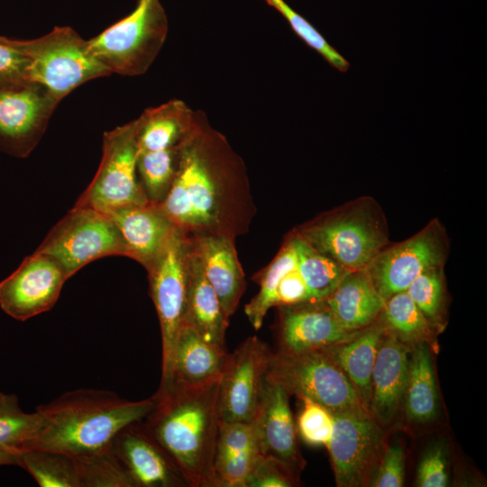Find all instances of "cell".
Instances as JSON below:
<instances>
[{"label": "cell", "mask_w": 487, "mask_h": 487, "mask_svg": "<svg viewBox=\"0 0 487 487\" xmlns=\"http://www.w3.org/2000/svg\"><path fill=\"white\" fill-rule=\"evenodd\" d=\"M157 206L188 237L235 239L250 228L256 208L244 162L202 111L179 146L172 184Z\"/></svg>", "instance_id": "1"}, {"label": "cell", "mask_w": 487, "mask_h": 487, "mask_svg": "<svg viewBox=\"0 0 487 487\" xmlns=\"http://www.w3.org/2000/svg\"><path fill=\"white\" fill-rule=\"evenodd\" d=\"M220 377L201 384L173 382L158 389L154 406L143 419L189 487H213Z\"/></svg>", "instance_id": "2"}, {"label": "cell", "mask_w": 487, "mask_h": 487, "mask_svg": "<svg viewBox=\"0 0 487 487\" xmlns=\"http://www.w3.org/2000/svg\"><path fill=\"white\" fill-rule=\"evenodd\" d=\"M154 402L153 396L132 401L106 390L67 391L36 408L43 424L26 449L53 450L73 457L106 448L124 427L144 419Z\"/></svg>", "instance_id": "3"}, {"label": "cell", "mask_w": 487, "mask_h": 487, "mask_svg": "<svg viewBox=\"0 0 487 487\" xmlns=\"http://www.w3.org/2000/svg\"><path fill=\"white\" fill-rule=\"evenodd\" d=\"M348 271L365 269L389 244L383 211L372 197L353 199L294 231Z\"/></svg>", "instance_id": "4"}, {"label": "cell", "mask_w": 487, "mask_h": 487, "mask_svg": "<svg viewBox=\"0 0 487 487\" xmlns=\"http://www.w3.org/2000/svg\"><path fill=\"white\" fill-rule=\"evenodd\" d=\"M3 39L28 58L30 80L42 85L59 101L80 85L111 75L91 52L87 40L69 26H56L32 40Z\"/></svg>", "instance_id": "5"}, {"label": "cell", "mask_w": 487, "mask_h": 487, "mask_svg": "<svg viewBox=\"0 0 487 487\" xmlns=\"http://www.w3.org/2000/svg\"><path fill=\"white\" fill-rule=\"evenodd\" d=\"M168 20L160 0H138L133 11L87 40L91 52L111 72L144 74L162 48Z\"/></svg>", "instance_id": "6"}, {"label": "cell", "mask_w": 487, "mask_h": 487, "mask_svg": "<svg viewBox=\"0 0 487 487\" xmlns=\"http://www.w3.org/2000/svg\"><path fill=\"white\" fill-rule=\"evenodd\" d=\"M266 376L289 395L309 399L332 413L368 412L343 369L326 349L270 352Z\"/></svg>", "instance_id": "7"}, {"label": "cell", "mask_w": 487, "mask_h": 487, "mask_svg": "<svg viewBox=\"0 0 487 487\" xmlns=\"http://www.w3.org/2000/svg\"><path fill=\"white\" fill-rule=\"evenodd\" d=\"M188 237L175 228L154 262L146 269L150 294L159 317L161 344V380L159 389L172 383L174 352L184 324L188 295Z\"/></svg>", "instance_id": "8"}, {"label": "cell", "mask_w": 487, "mask_h": 487, "mask_svg": "<svg viewBox=\"0 0 487 487\" xmlns=\"http://www.w3.org/2000/svg\"><path fill=\"white\" fill-rule=\"evenodd\" d=\"M138 126L136 118L104 133L99 167L74 206L107 212L150 203L137 172Z\"/></svg>", "instance_id": "9"}, {"label": "cell", "mask_w": 487, "mask_h": 487, "mask_svg": "<svg viewBox=\"0 0 487 487\" xmlns=\"http://www.w3.org/2000/svg\"><path fill=\"white\" fill-rule=\"evenodd\" d=\"M54 259L69 279L87 263L110 255L129 257L121 233L104 212L74 206L35 250Z\"/></svg>", "instance_id": "10"}, {"label": "cell", "mask_w": 487, "mask_h": 487, "mask_svg": "<svg viewBox=\"0 0 487 487\" xmlns=\"http://www.w3.org/2000/svg\"><path fill=\"white\" fill-rule=\"evenodd\" d=\"M60 102L35 81H0V152L16 158L29 156Z\"/></svg>", "instance_id": "11"}, {"label": "cell", "mask_w": 487, "mask_h": 487, "mask_svg": "<svg viewBox=\"0 0 487 487\" xmlns=\"http://www.w3.org/2000/svg\"><path fill=\"white\" fill-rule=\"evenodd\" d=\"M449 250L446 231L435 218L405 241L387 245L366 266L386 301L408 287L425 271L444 266Z\"/></svg>", "instance_id": "12"}, {"label": "cell", "mask_w": 487, "mask_h": 487, "mask_svg": "<svg viewBox=\"0 0 487 487\" xmlns=\"http://www.w3.org/2000/svg\"><path fill=\"white\" fill-rule=\"evenodd\" d=\"M334 427L326 446L339 487L370 483L381 460L383 434L366 411L333 413Z\"/></svg>", "instance_id": "13"}, {"label": "cell", "mask_w": 487, "mask_h": 487, "mask_svg": "<svg viewBox=\"0 0 487 487\" xmlns=\"http://www.w3.org/2000/svg\"><path fill=\"white\" fill-rule=\"evenodd\" d=\"M68 279L54 259L34 251L0 281V308L9 317L25 321L50 310Z\"/></svg>", "instance_id": "14"}, {"label": "cell", "mask_w": 487, "mask_h": 487, "mask_svg": "<svg viewBox=\"0 0 487 487\" xmlns=\"http://www.w3.org/2000/svg\"><path fill=\"white\" fill-rule=\"evenodd\" d=\"M269 354L262 341L251 336L227 354L219 384V421L253 422Z\"/></svg>", "instance_id": "15"}, {"label": "cell", "mask_w": 487, "mask_h": 487, "mask_svg": "<svg viewBox=\"0 0 487 487\" xmlns=\"http://www.w3.org/2000/svg\"><path fill=\"white\" fill-rule=\"evenodd\" d=\"M111 446L135 487H188L182 473L143 419L124 427Z\"/></svg>", "instance_id": "16"}, {"label": "cell", "mask_w": 487, "mask_h": 487, "mask_svg": "<svg viewBox=\"0 0 487 487\" xmlns=\"http://www.w3.org/2000/svg\"><path fill=\"white\" fill-rule=\"evenodd\" d=\"M285 389L265 376L253 420L259 452L275 458L297 473L304 464L297 442V427Z\"/></svg>", "instance_id": "17"}, {"label": "cell", "mask_w": 487, "mask_h": 487, "mask_svg": "<svg viewBox=\"0 0 487 487\" xmlns=\"http://www.w3.org/2000/svg\"><path fill=\"white\" fill-rule=\"evenodd\" d=\"M360 331L343 328L324 300L280 306V351L282 352L326 349L350 341Z\"/></svg>", "instance_id": "18"}, {"label": "cell", "mask_w": 487, "mask_h": 487, "mask_svg": "<svg viewBox=\"0 0 487 487\" xmlns=\"http://www.w3.org/2000/svg\"><path fill=\"white\" fill-rule=\"evenodd\" d=\"M408 346L389 332L380 345L372 374L370 413L381 424L392 422L404 402Z\"/></svg>", "instance_id": "19"}, {"label": "cell", "mask_w": 487, "mask_h": 487, "mask_svg": "<svg viewBox=\"0 0 487 487\" xmlns=\"http://www.w3.org/2000/svg\"><path fill=\"white\" fill-rule=\"evenodd\" d=\"M125 243L129 258L147 269L157 258L176 226L157 205H133L104 212Z\"/></svg>", "instance_id": "20"}, {"label": "cell", "mask_w": 487, "mask_h": 487, "mask_svg": "<svg viewBox=\"0 0 487 487\" xmlns=\"http://www.w3.org/2000/svg\"><path fill=\"white\" fill-rule=\"evenodd\" d=\"M205 276L215 289L227 319L234 313L245 289V279L233 238L222 235L189 237Z\"/></svg>", "instance_id": "21"}, {"label": "cell", "mask_w": 487, "mask_h": 487, "mask_svg": "<svg viewBox=\"0 0 487 487\" xmlns=\"http://www.w3.org/2000/svg\"><path fill=\"white\" fill-rule=\"evenodd\" d=\"M188 239V295L184 323L194 328L207 343L225 349V335L229 319L225 316L217 295L205 276L199 257Z\"/></svg>", "instance_id": "22"}, {"label": "cell", "mask_w": 487, "mask_h": 487, "mask_svg": "<svg viewBox=\"0 0 487 487\" xmlns=\"http://www.w3.org/2000/svg\"><path fill=\"white\" fill-rule=\"evenodd\" d=\"M324 301L347 331L374 323L385 304L366 269L348 271Z\"/></svg>", "instance_id": "23"}, {"label": "cell", "mask_w": 487, "mask_h": 487, "mask_svg": "<svg viewBox=\"0 0 487 487\" xmlns=\"http://www.w3.org/2000/svg\"><path fill=\"white\" fill-rule=\"evenodd\" d=\"M386 333V327L379 320L362 329L350 341L326 348L350 380L368 412H370L373 366Z\"/></svg>", "instance_id": "24"}, {"label": "cell", "mask_w": 487, "mask_h": 487, "mask_svg": "<svg viewBox=\"0 0 487 487\" xmlns=\"http://www.w3.org/2000/svg\"><path fill=\"white\" fill-rule=\"evenodd\" d=\"M198 110L185 102L172 99L145 109L138 119L139 152L179 146L192 129Z\"/></svg>", "instance_id": "25"}, {"label": "cell", "mask_w": 487, "mask_h": 487, "mask_svg": "<svg viewBox=\"0 0 487 487\" xmlns=\"http://www.w3.org/2000/svg\"><path fill=\"white\" fill-rule=\"evenodd\" d=\"M227 354L184 323L175 346L172 383L196 385L220 377Z\"/></svg>", "instance_id": "26"}, {"label": "cell", "mask_w": 487, "mask_h": 487, "mask_svg": "<svg viewBox=\"0 0 487 487\" xmlns=\"http://www.w3.org/2000/svg\"><path fill=\"white\" fill-rule=\"evenodd\" d=\"M409 352L408 379L404 396L407 417L415 422L435 418L438 395L429 348L426 342L413 345Z\"/></svg>", "instance_id": "27"}, {"label": "cell", "mask_w": 487, "mask_h": 487, "mask_svg": "<svg viewBox=\"0 0 487 487\" xmlns=\"http://www.w3.org/2000/svg\"><path fill=\"white\" fill-rule=\"evenodd\" d=\"M291 237L297 253L298 270L307 285L311 301L326 299L350 271L315 250L295 232Z\"/></svg>", "instance_id": "28"}, {"label": "cell", "mask_w": 487, "mask_h": 487, "mask_svg": "<svg viewBox=\"0 0 487 487\" xmlns=\"http://www.w3.org/2000/svg\"><path fill=\"white\" fill-rule=\"evenodd\" d=\"M17 465L41 487H81L73 458L61 452L31 448L15 454Z\"/></svg>", "instance_id": "29"}, {"label": "cell", "mask_w": 487, "mask_h": 487, "mask_svg": "<svg viewBox=\"0 0 487 487\" xmlns=\"http://www.w3.org/2000/svg\"><path fill=\"white\" fill-rule=\"evenodd\" d=\"M379 317L387 332L408 345L426 342L432 334L433 325L406 291L390 297Z\"/></svg>", "instance_id": "30"}, {"label": "cell", "mask_w": 487, "mask_h": 487, "mask_svg": "<svg viewBox=\"0 0 487 487\" xmlns=\"http://www.w3.org/2000/svg\"><path fill=\"white\" fill-rule=\"evenodd\" d=\"M42 415L23 411L15 394L0 392V450L16 454L25 450L38 436Z\"/></svg>", "instance_id": "31"}, {"label": "cell", "mask_w": 487, "mask_h": 487, "mask_svg": "<svg viewBox=\"0 0 487 487\" xmlns=\"http://www.w3.org/2000/svg\"><path fill=\"white\" fill-rule=\"evenodd\" d=\"M297 265L291 235L259 278L260 290L246 304L244 312L255 330L261 328L268 310L275 306V289L280 278Z\"/></svg>", "instance_id": "32"}, {"label": "cell", "mask_w": 487, "mask_h": 487, "mask_svg": "<svg viewBox=\"0 0 487 487\" xmlns=\"http://www.w3.org/2000/svg\"><path fill=\"white\" fill-rule=\"evenodd\" d=\"M72 458L81 487H135L111 446Z\"/></svg>", "instance_id": "33"}, {"label": "cell", "mask_w": 487, "mask_h": 487, "mask_svg": "<svg viewBox=\"0 0 487 487\" xmlns=\"http://www.w3.org/2000/svg\"><path fill=\"white\" fill-rule=\"evenodd\" d=\"M179 146L139 152L138 177L148 200L152 204L161 203L172 184L177 169Z\"/></svg>", "instance_id": "34"}, {"label": "cell", "mask_w": 487, "mask_h": 487, "mask_svg": "<svg viewBox=\"0 0 487 487\" xmlns=\"http://www.w3.org/2000/svg\"><path fill=\"white\" fill-rule=\"evenodd\" d=\"M443 267L425 271L406 289L409 298L432 325L440 321L444 308Z\"/></svg>", "instance_id": "35"}, {"label": "cell", "mask_w": 487, "mask_h": 487, "mask_svg": "<svg viewBox=\"0 0 487 487\" xmlns=\"http://www.w3.org/2000/svg\"><path fill=\"white\" fill-rule=\"evenodd\" d=\"M275 8L289 23L294 32L319 53L332 67L346 72L349 62L304 17L294 11L284 0H264Z\"/></svg>", "instance_id": "36"}, {"label": "cell", "mask_w": 487, "mask_h": 487, "mask_svg": "<svg viewBox=\"0 0 487 487\" xmlns=\"http://www.w3.org/2000/svg\"><path fill=\"white\" fill-rule=\"evenodd\" d=\"M297 421V431L301 439L309 446H327L334 427V415L326 408L307 398Z\"/></svg>", "instance_id": "37"}, {"label": "cell", "mask_w": 487, "mask_h": 487, "mask_svg": "<svg viewBox=\"0 0 487 487\" xmlns=\"http://www.w3.org/2000/svg\"><path fill=\"white\" fill-rule=\"evenodd\" d=\"M253 447L257 445L253 423L219 421L214 464Z\"/></svg>", "instance_id": "38"}, {"label": "cell", "mask_w": 487, "mask_h": 487, "mask_svg": "<svg viewBox=\"0 0 487 487\" xmlns=\"http://www.w3.org/2000/svg\"><path fill=\"white\" fill-rule=\"evenodd\" d=\"M297 482L296 473L280 461L257 454L244 487H290Z\"/></svg>", "instance_id": "39"}, {"label": "cell", "mask_w": 487, "mask_h": 487, "mask_svg": "<svg viewBox=\"0 0 487 487\" xmlns=\"http://www.w3.org/2000/svg\"><path fill=\"white\" fill-rule=\"evenodd\" d=\"M257 447L247 449L214 464L213 487H244Z\"/></svg>", "instance_id": "40"}, {"label": "cell", "mask_w": 487, "mask_h": 487, "mask_svg": "<svg viewBox=\"0 0 487 487\" xmlns=\"http://www.w3.org/2000/svg\"><path fill=\"white\" fill-rule=\"evenodd\" d=\"M449 482L447 451L445 445L436 443L423 455L417 471V485L446 487Z\"/></svg>", "instance_id": "41"}, {"label": "cell", "mask_w": 487, "mask_h": 487, "mask_svg": "<svg viewBox=\"0 0 487 487\" xmlns=\"http://www.w3.org/2000/svg\"><path fill=\"white\" fill-rule=\"evenodd\" d=\"M405 478V454L397 442L384 449L381 460L373 473L370 486L400 487Z\"/></svg>", "instance_id": "42"}, {"label": "cell", "mask_w": 487, "mask_h": 487, "mask_svg": "<svg viewBox=\"0 0 487 487\" xmlns=\"http://www.w3.org/2000/svg\"><path fill=\"white\" fill-rule=\"evenodd\" d=\"M311 301L307 285L296 265L279 280L275 289V306H289Z\"/></svg>", "instance_id": "43"}, {"label": "cell", "mask_w": 487, "mask_h": 487, "mask_svg": "<svg viewBox=\"0 0 487 487\" xmlns=\"http://www.w3.org/2000/svg\"><path fill=\"white\" fill-rule=\"evenodd\" d=\"M28 58L0 35V81L29 78Z\"/></svg>", "instance_id": "44"}, {"label": "cell", "mask_w": 487, "mask_h": 487, "mask_svg": "<svg viewBox=\"0 0 487 487\" xmlns=\"http://www.w3.org/2000/svg\"><path fill=\"white\" fill-rule=\"evenodd\" d=\"M5 464L17 465L16 455L9 451L0 450V465Z\"/></svg>", "instance_id": "45"}]
</instances>
